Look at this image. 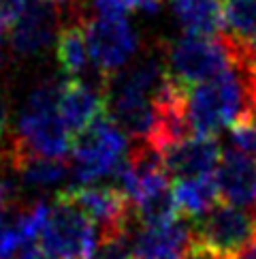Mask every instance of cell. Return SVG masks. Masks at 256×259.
Listing matches in <instances>:
<instances>
[{
    "mask_svg": "<svg viewBox=\"0 0 256 259\" xmlns=\"http://www.w3.org/2000/svg\"><path fill=\"white\" fill-rule=\"evenodd\" d=\"M171 5L186 34L218 39L222 28L218 0H171Z\"/></svg>",
    "mask_w": 256,
    "mask_h": 259,
    "instance_id": "e0dca14e",
    "label": "cell"
},
{
    "mask_svg": "<svg viewBox=\"0 0 256 259\" xmlns=\"http://www.w3.org/2000/svg\"><path fill=\"white\" fill-rule=\"evenodd\" d=\"M135 9H141V11H148V13H154L160 9V3L162 0H131Z\"/></svg>",
    "mask_w": 256,
    "mask_h": 259,
    "instance_id": "cb8c5ba5",
    "label": "cell"
},
{
    "mask_svg": "<svg viewBox=\"0 0 256 259\" xmlns=\"http://www.w3.org/2000/svg\"><path fill=\"white\" fill-rule=\"evenodd\" d=\"M222 156L220 142L216 137L192 135L162 152L164 171L169 178H197L214 174Z\"/></svg>",
    "mask_w": 256,
    "mask_h": 259,
    "instance_id": "7c38bea8",
    "label": "cell"
},
{
    "mask_svg": "<svg viewBox=\"0 0 256 259\" xmlns=\"http://www.w3.org/2000/svg\"><path fill=\"white\" fill-rule=\"evenodd\" d=\"M222 28L218 39L224 43L237 67L256 62V0H218Z\"/></svg>",
    "mask_w": 256,
    "mask_h": 259,
    "instance_id": "30bf717a",
    "label": "cell"
},
{
    "mask_svg": "<svg viewBox=\"0 0 256 259\" xmlns=\"http://www.w3.org/2000/svg\"><path fill=\"white\" fill-rule=\"evenodd\" d=\"M214 176L226 203L245 210L256 206V163L252 159L235 148H226Z\"/></svg>",
    "mask_w": 256,
    "mask_h": 259,
    "instance_id": "5bb4252c",
    "label": "cell"
},
{
    "mask_svg": "<svg viewBox=\"0 0 256 259\" xmlns=\"http://www.w3.org/2000/svg\"><path fill=\"white\" fill-rule=\"evenodd\" d=\"M231 148L256 163V112H245L231 126Z\"/></svg>",
    "mask_w": 256,
    "mask_h": 259,
    "instance_id": "ffe728a7",
    "label": "cell"
},
{
    "mask_svg": "<svg viewBox=\"0 0 256 259\" xmlns=\"http://www.w3.org/2000/svg\"><path fill=\"white\" fill-rule=\"evenodd\" d=\"M228 259H256V236L250 244H245L241 251H237L235 255H231Z\"/></svg>",
    "mask_w": 256,
    "mask_h": 259,
    "instance_id": "603a6c76",
    "label": "cell"
},
{
    "mask_svg": "<svg viewBox=\"0 0 256 259\" xmlns=\"http://www.w3.org/2000/svg\"><path fill=\"white\" fill-rule=\"evenodd\" d=\"M28 0H0V30L11 28L17 22V17L24 13Z\"/></svg>",
    "mask_w": 256,
    "mask_h": 259,
    "instance_id": "7402d4cb",
    "label": "cell"
},
{
    "mask_svg": "<svg viewBox=\"0 0 256 259\" xmlns=\"http://www.w3.org/2000/svg\"><path fill=\"white\" fill-rule=\"evenodd\" d=\"M81 26H84L90 60L107 79L124 71L139 50V36L128 20L88 17Z\"/></svg>",
    "mask_w": 256,
    "mask_h": 259,
    "instance_id": "52a82bcc",
    "label": "cell"
},
{
    "mask_svg": "<svg viewBox=\"0 0 256 259\" xmlns=\"http://www.w3.org/2000/svg\"><path fill=\"white\" fill-rule=\"evenodd\" d=\"M47 259H90L96 246V227L75 203L58 195L36 236Z\"/></svg>",
    "mask_w": 256,
    "mask_h": 259,
    "instance_id": "5b68a950",
    "label": "cell"
},
{
    "mask_svg": "<svg viewBox=\"0 0 256 259\" xmlns=\"http://www.w3.org/2000/svg\"><path fill=\"white\" fill-rule=\"evenodd\" d=\"M248 109V79L237 64L220 77L188 90V118L195 135L216 137L224 128H231Z\"/></svg>",
    "mask_w": 256,
    "mask_h": 259,
    "instance_id": "7a4b0ae2",
    "label": "cell"
},
{
    "mask_svg": "<svg viewBox=\"0 0 256 259\" xmlns=\"http://www.w3.org/2000/svg\"><path fill=\"white\" fill-rule=\"evenodd\" d=\"M199 248L218 259H228L256 236V217L231 203H218L205 217L192 221Z\"/></svg>",
    "mask_w": 256,
    "mask_h": 259,
    "instance_id": "8992f818",
    "label": "cell"
},
{
    "mask_svg": "<svg viewBox=\"0 0 256 259\" xmlns=\"http://www.w3.org/2000/svg\"><path fill=\"white\" fill-rule=\"evenodd\" d=\"M92 15L88 17H98V20H126L128 13L133 11L131 0H88Z\"/></svg>",
    "mask_w": 256,
    "mask_h": 259,
    "instance_id": "44dd1931",
    "label": "cell"
},
{
    "mask_svg": "<svg viewBox=\"0 0 256 259\" xmlns=\"http://www.w3.org/2000/svg\"><path fill=\"white\" fill-rule=\"evenodd\" d=\"M199 248L195 225L175 219L167 225L137 227L133 231V259H188Z\"/></svg>",
    "mask_w": 256,
    "mask_h": 259,
    "instance_id": "9c48e42d",
    "label": "cell"
},
{
    "mask_svg": "<svg viewBox=\"0 0 256 259\" xmlns=\"http://www.w3.org/2000/svg\"><path fill=\"white\" fill-rule=\"evenodd\" d=\"M133 231L120 229L96 234V246L90 259H133Z\"/></svg>",
    "mask_w": 256,
    "mask_h": 259,
    "instance_id": "d6986e66",
    "label": "cell"
},
{
    "mask_svg": "<svg viewBox=\"0 0 256 259\" xmlns=\"http://www.w3.org/2000/svg\"><path fill=\"white\" fill-rule=\"evenodd\" d=\"M9 163L15 167V171L22 174L26 182L36 184V187L56 184L71 171L67 159H45V156L22 154V156H13Z\"/></svg>",
    "mask_w": 256,
    "mask_h": 259,
    "instance_id": "ac0fdd59",
    "label": "cell"
},
{
    "mask_svg": "<svg viewBox=\"0 0 256 259\" xmlns=\"http://www.w3.org/2000/svg\"><path fill=\"white\" fill-rule=\"evenodd\" d=\"M173 199L177 212L188 221H197L212 212L220 201L216 176H197V178H181L173 184Z\"/></svg>",
    "mask_w": 256,
    "mask_h": 259,
    "instance_id": "2e32d148",
    "label": "cell"
},
{
    "mask_svg": "<svg viewBox=\"0 0 256 259\" xmlns=\"http://www.w3.org/2000/svg\"><path fill=\"white\" fill-rule=\"evenodd\" d=\"M188 259H218V257H214L212 253H207V251H203V248H197L195 253H192Z\"/></svg>",
    "mask_w": 256,
    "mask_h": 259,
    "instance_id": "484cf974",
    "label": "cell"
},
{
    "mask_svg": "<svg viewBox=\"0 0 256 259\" xmlns=\"http://www.w3.org/2000/svg\"><path fill=\"white\" fill-rule=\"evenodd\" d=\"M62 84L64 81H43L30 92L20 114L17 133L9 137V161L22 154L45 159H67V154H71L73 137L58 112Z\"/></svg>",
    "mask_w": 256,
    "mask_h": 259,
    "instance_id": "6da1fadb",
    "label": "cell"
},
{
    "mask_svg": "<svg viewBox=\"0 0 256 259\" xmlns=\"http://www.w3.org/2000/svg\"><path fill=\"white\" fill-rule=\"evenodd\" d=\"M60 32V9L53 0H28L24 13L11 26V48L20 56L43 52Z\"/></svg>",
    "mask_w": 256,
    "mask_h": 259,
    "instance_id": "8fae6325",
    "label": "cell"
},
{
    "mask_svg": "<svg viewBox=\"0 0 256 259\" xmlns=\"http://www.w3.org/2000/svg\"><path fill=\"white\" fill-rule=\"evenodd\" d=\"M7 150H9V140L5 137V131H0V159L7 156Z\"/></svg>",
    "mask_w": 256,
    "mask_h": 259,
    "instance_id": "4316f807",
    "label": "cell"
},
{
    "mask_svg": "<svg viewBox=\"0 0 256 259\" xmlns=\"http://www.w3.org/2000/svg\"><path fill=\"white\" fill-rule=\"evenodd\" d=\"M58 112L69 135L75 140L81 133H86L96 120L107 116L105 92L79 79H67L62 84Z\"/></svg>",
    "mask_w": 256,
    "mask_h": 259,
    "instance_id": "4fadbf2b",
    "label": "cell"
},
{
    "mask_svg": "<svg viewBox=\"0 0 256 259\" xmlns=\"http://www.w3.org/2000/svg\"><path fill=\"white\" fill-rule=\"evenodd\" d=\"M128 152V137L107 116L73 140L69 167L77 187H90L96 180L111 176Z\"/></svg>",
    "mask_w": 256,
    "mask_h": 259,
    "instance_id": "3957f363",
    "label": "cell"
},
{
    "mask_svg": "<svg viewBox=\"0 0 256 259\" xmlns=\"http://www.w3.org/2000/svg\"><path fill=\"white\" fill-rule=\"evenodd\" d=\"M49 206L36 201L32 206H7L0 210V259H15L20 248L36 240L47 219Z\"/></svg>",
    "mask_w": 256,
    "mask_h": 259,
    "instance_id": "9a60e30c",
    "label": "cell"
},
{
    "mask_svg": "<svg viewBox=\"0 0 256 259\" xmlns=\"http://www.w3.org/2000/svg\"><path fill=\"white\" fill-rule=\"evenodd\" d=\"M60 195L73 201L81 212H86L92 223H96V234L133 229V223H137L133 203L111 184L109 187H96V184L73 187Z\"/></svg>",
    "mask_w": 256,
    "mask_h": 259,
    "instance_id": "ba28073f",
    "label": "cell"
},
{
    "mask_svg": "<svg viewBox=\"0 0 256 259\" xmlns=\"http://www.w3.org/2000/svg\"><path fill=\"white\" fill-rule=\"evenodd\" d=\"M0 60H3V30H0Z\"/></svg>",
    "mask_w": 256,
    "mask_h": 259,
    "instance_id": "83f0119b",
    "label": "cell"
},
{
    "mask_svg": "<svg viewBox=\"0 0 256 259\" xmlns=\"http://www.w3.org/2000/svg\"><path fill=\"white\" fill-rule=\"evenodd\" d=\"M231 67L233 58L220 39L184 34L164 52V71L184 90L207 84Z\"/></svg>",
    "mask_w": 256,
    "mask_h": 259,
    "instance_id": "277c9868",
    "label": "cell"
},
{
    "mask_svg": "<svg viewBox=\"0 0 256 259\" xmlns=\"http://www.w3.org/2000/svg\"><path fill=\"white\" fill-rule=\"evenodd\" d=\"M9 195H11V189L5 180H0V210H3L7 203H9Z\"/></svg>",
    "mask_w": 256,
    "mask_h": 259,
    "instance_id": "d4e9b609",
    "label": "cell"
}]
</instances>
